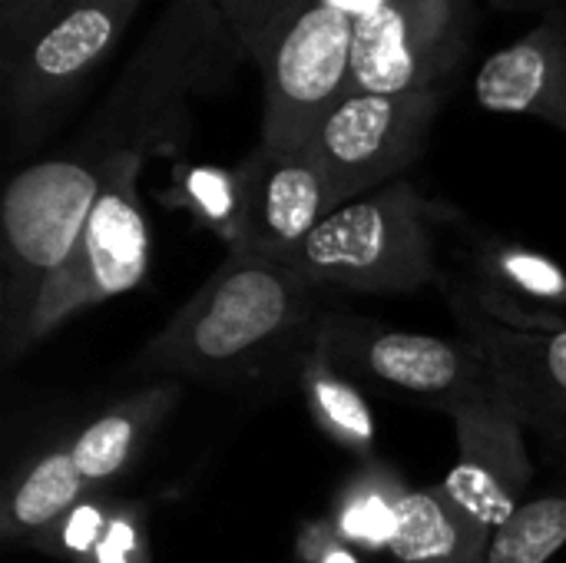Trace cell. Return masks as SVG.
I'll list each match as a JSON object with an SVG mask.
<instances>
[{"mask_svg": "<svg viewBox=\"0 0 566 563\" xmlns=\"http://www.w3.org/2000/svg\"><path fill=\"white\" fill-rule=\"evenodd\" d=\"M308 289V282L275 259L229 252L146 345L139 365L199 378L245 368L302 322Z\"/></svg>", "mask_w": 566, "mask_h": 563, "instance_id": "6da1fadb", "label": "cell"}, {"mask_svg": "<svg viewBox=\"0 0 566 563\" xmlns=\"http://www.w3.org/2000/svg\"><path fill=\"white\" fill-rule=\"evenodd\" d=\"M308 285L405 295L434 282L428 206L405 179L338 206L282 259Z\"/></svg>", "mask_w": 566, "mask_h": 563, "instance_id": "7a4b0ae2", "label": "cell"}, {"mask_svg": "<svg viewBox=\"0 0 566 563\" xmlns=\"http://www.w3.org/2000/svg\"><path fill=\"white\" fill-rule=\"evenodd\" d=\"M371 0H302L262 60V143L302 153L318 123L352 93L355 30Z\"/></svg>", "mask_w": 566, "mask_h": 563, "instance_id": "3957f363", "label": "cell"}, {"mask_svg": "<svg viewBox=\"0 0 566 563\" xmlns=\"http://www.w3.org/2000/svg\"><path fill=\"white\" fill-rule=\"evenodd\" d=\"M143 0H70L0 56V106L20 146L36 143L129 33Z\"/></svg>", "mask_w": 566, "mask_h": 563, "instance_id": "277c9868", "label": "cell"}, {"mask_svg": "<svg viewBox=\"0 0 566 563\" xmlns=\"http://www.w3.org/2000/svg\"><path fill=\"white\" fill-rule=\"evenodd\" d=\"M444 100L448 90L348 93L305 146L328 179L335 209L398 183L421 156Z\"/></svg>", "mask_w": 566, "mask_h": 563, "instance_id": "5b68a950", "label": "cell"}, {"mask_svg": "<svg viewBox=\"0 0 566 563\" xmlns=\"http://www.w3.org/2000/svg\"><path fill=\"white\" fill-rule=\"evenodd\" d=\"M146 159L129 156L119 163L113 183L96 199L70 259L50 279L40 305L27 325L23 348L43 342L80 309L109 302L136 289L149 269V226L139 202V173Z\"/></svg>", "mask_w": 566, "mask_h": 563, "instance_id": "8992f818", "label": "cell"}, {"mask_svg": "<svg viewBox=\"0 0 566 563\" xmlns=\"http://www.w3.org/2000/svg\"><path fill=\"white\" fill-rule=\"evenodd\" d=\"M471 33V0H371L355 30L352 93L448 90Z\"/></svg>", "mask_w": 566, "mask_h": 563, "instance_id": "52a82bcc", "label": "cell"}, {"mask_svg": "<svg viewBox=\"0 0 566 563\" xmlns=\"http://www.w3.org/2000/svg\"><path fill=\"white\" fill-rule=\"evenodd\" d=\"M318 348L342 372H361L444 411L478 398H501L494 368L471 338L454 342L441 335L381 329L368 319H338L325 325Z\"/></svg>", "mask_w": 566, "mask_h": 563, "instance_id": "ba28073f", "label": "cell"}, {"mask_svg": "<svg viewBox=\"0 0 566 563\" xmlns=\"http://www.w3.org/2000/svg\"><path fill=\"white\" fill-rule=\"evenodd\" d=\"M458 431V465L444 491L491 534L527 501L534 465L524 421L501 398H478L448 411Z\"/></svg>", "mask_w": 566, "mask_h": 563, "instance_id": "9c48e42d", "label": "cell"}, {"mask_svg": "<svg viewBox=\"0 0 566 563\" xmlns=\"http://www.w3.org/2000/svg\"><path fill=\"white\" fill-rule=\"evenodd\" d=\"M239 176L242 212L229 252L282 262L335 212L328 179L305 149L272 153L259 146L239 166Z\"/></svg>", "mask_w": 566, "mask_h": 563, "instance_id": "30bf717a", "label": "cell"}, {"mask_svg": "<svg viewBox=\"0 0 566 563\" xmlns=\"http://www.w3.org/2000/svg\"><path fill=\"white\" fill-rule=\"evenodd\" d=\"M461 319L471 342L488 355L501 402L527 425L557 431L566 428V325L517 329L494 312H468Z\"/></svg>", "mask_w": 566, "mask_h": 563, "instance_id": "8fae6325", "label": "cell"}, {"mask_svg": "<svg viewBox=\"0 0 566 563\" xmlns=\"http://www.w3.org/2000/svg\"><path fill=\"white\" fill-rule=\"evenodd\" d=\"M474 96L491 113L537 116L566 136V10L491 53L474 76Z\"/></svg>", "mask_w": 566, "mask_h": 563, "instance_id": "7c38bea8", "label": "cell"}, {"mask_svg": "<svg viewBox=\"0 0 566 563\" xmlns=\"http://www.w3.org/2000/svg\"><path fill=\"white\" fill-rule=\"evenodd\" d=\"M488 544L491 531L451 501L444 484L405 494L391 541L398 563H484Z\"/></svg>", "mask_w": 566, "mask_h": 563, "instance_id": "4fadbf2b", "label": "cell"}, {"mask_svg": "<svg viewBox=\"0 0 566 563\" xmlns=\"http://www.w3.org/2000/svg\"><path fill=\"white\" fill-rule=\"evenodd\" d=\"M176 398H179L176 385H153L119 402L96 421H90L70 441V455L80 475L86 478V484L99 488L113 481L139 455L143 441L153 435V428H159V421L166 418Z\"/></svg>", "mask_w": 566, "mask_h": 563, "instance_id": "5bb4252c", "label": "cell"}, {"mask_svg": "<svg viewBox=\"0 0 566 563\" xmlns=\"http://www.w3.org/2000/svg\"><path fill=\"white\" fill-rule=\"evenodd\" d=\"M93 488L80 475L70 445L46 451L33 461L7 491L3 501V538L36 544L46 531H53Z\"/></svg>", "mask_w": 566, "mask_h": 563, "instance_id": "9a60e30c", "label": "cell"}, {"mask_svg": "<svg viewBox=\"0 0 566 563\" xmlns=\"http://www.w3.org/2000/svg\"><path fill=\"white\" fill-rule=\"evenodd\" d=\"M305 402L315 425L355 455H368L375 448V415L355 382L322 352L315 348L302 368Z\"/></svg>", "mask_w": 566, "mask_h": 563, "instance_id": "2e32d148", "label": "cell"}, {"mask_svg": "<svg viewBox=\"0 0 566 563\" xmlns=\"http://www.w3.org/2000/svg\"><path fill=\"white\" fill-rule=\"evenodd\" d=\"M408 488L395 471L385 465H368L361 475L352 478L345 488L338 511H335V534L361 551H391L398 534V508Z\"/></svg>", "mask_w": 566, "mask_h": 563, "instance_id": "e0dca14e", "label": "cell"}, {"mask_svg": "<svg viewBox=\"0 0 566 563\" xmlns=\"http://www.w3.org/2000/svg\"><path fill=\"white\" fill-rule=\"evenodd\" d=\"M566 544V491L531 494L494 534L484 563H547Z\"/></svg>", "mask_w": 566, "mask_h": 563, "instance_id": "ac0fdd59", "label": "cell"}, {"mask_svg": "<svg viewBox=\"0 0 566 563\" xmlns=\"http://www.w3.org/2000/svg\"><path fill=\"white\" fill-rule=\"evenodd\" d=\"M179 199L226 242L235 239L242 212V176L226 169H189L179 183Z\"/></svg>", "mask_w": 566, "mask_h": 563, "instance_id": "d6986e66", "label": "cell"}, {"mask_svg": "<svg viewBox=\"0 0 566 563\" xmlns=\"http://www.w3.org/2000/svg\"><path fill=\"white\" fill-rule=\"evenodd\" d=\"M226 23L232 27L245 60L259 63L272 33L285 23V17L302 3V0H212Z\"/></svg>", "mask_w": 566, "mask_h": 563, "instance_id": "ffe728a7", "label": "cell"}, {"mask_svg": "<svg viewBox=\"0 0 566 563\" xmlns=\"http://www.w3.org/2000/svg\"><path fill=\"white\" fill-rule=\"evenodd\" d=\"M494 272L524 295L547 299V302H566V275L560 272V265H554L551 259H544L537 252L504 246L494 256Z\"/></svg>", "mask_w": 566, "mask_h": 563, "instance_id": "44dd1931", "label": "cell"}, {"mask_svg": "<svg viewBox=\"0 0 566 563\" xmlns=\"http://www.w3.org/2000/svg\"><path fill=\"white\" fill-rule=\"evenodd\" d=\"M86 563H149L143 521L133 504H113L109 524Z\"/></svg>", "mask_w": 566, "mask_h": 563, "instance_id": "7402d4cb", "label": "cell"}, {"mask_svg": "<svg viewBox=\"0 0 566 563\" xmlns=\"http://www.w3.org/2000/svg\"><path fill=\"white\" fill-rule=\"evenodd\" d=\"M70 0H0V56L17 50L36 27H43Z\"/></svg>", "mask_w": 566, "mask_h": 563, "instance_id": "603a6c76", "label": "cell"}, {"mask_svg": "<svg viewBox=\"0 0 566 563\" xmlns=\"http://www.w3.org/2000/svg\"><path fill=\"white\" fill-rule=\"evenodd\" d=\"M305 544H315V551L302 548V554H305L312 563H358L355 551H352V544H345V541L335 534V528H332V524H322V528L308 531Z\"/></svg>", "mask_w": 566, "mask_h": 563, "instance_id": "cb8c5ba5", "label": "cell"}, {"mask_svg": "<svg viewBox=\"0 0 566 563\" xmlns=\"http://www.w3.org/2000/svg\"><path fill=\"white\" fill-rule=\"evenodd\" d=\"M501 10H517V13H557L566 10V0H491Z\"/></svg>", "mask_w": 566, "mask_h": 563, "instance_id": "d4e9b609", "label": "cell"}]
</instances>
